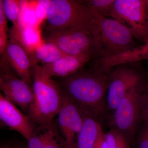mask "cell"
<instances>
[{
	"label": "cell",
	"instance_id": "cell-1",
	"mask_svg": "<svg viewBox=\"0 0 148 148\" xmlns=\"http://www.w3.org/2000/svg\"><path fill=\"white\" fill-rule=\"evenodd\" d=\"M110 73L94 68L88 71L81 69L71 75L60 78V85L82 114L100 123L107 117L106 93Z\"/></svg>",
	"mask_w": 148,
	"mask_h": 148
},
{
	"label": "cell",
	"instance_id": "cell-2",
	"mask_svg": "<svg viewBox=\"0 0 148 148\" xmlns=\"http://www.w3.org/2000/svg\"><path fill=\"white\" fill-rule=\"evenodd\" d=\"M32 87L34 100L28 116L38 125L50 124L61 108L64 90L52 78L45 76L38 65L33 68Z\"/></svg>",
	"mask_w": 148,
	"mask_h": 148
},
{
	"label": "cell",
	"instance_id": "cell-3",
	"mask_svg": "<svg viewBox=\"0 0 148 148\" xmlns=\"http://www.w3.org/2000/svg\"><path fill=\"white\" fill-rule=\"evenodd\" d=\"M46 18L48 29L94 30L93 14L84 1H49Z\"/></svg>",
	"mask_w": 148,
	"mask_h": 148
},
{
	"label": "cell",
	"instance_id": "cell-4",
	"mask_svg": "<svg viewBox=\"0 0 148 148\" xmlns=\"http://www.w3.org/2000/svg\"><path fill=\"white\" fill-rule=\"evenodd\" d=\"M91 11L100 48V58L123 53L138 46L135 37L128 28L113 18Z\"/></svg>",
	"mask_w": 148,
	"mask_h": 148
},
{
	"label": "cell",
	"instance_id": "cell-5",
	"mask_svg": "<svg viewBox=\"0 0 148 148\" xmlns=\"http://www.w3.org/2000/svg\"><path fill=\"white\" fill-rule=\"evenodd\" d=\"M44 40L56 46L66 55H89L96 60L100 58L95 30L46 28Z\"/></svg>",
	"mask_w": 148,
	"mask_h": 148
},
{
	"label": "cell",
	"instance_id": "cell-6",
	"mask_svg": "<svg viewBox=\"0 0 148 148\" xmlns=\"http://www.w3.org/2000/svg\"><path fill=\"white\" fill-rule=\"evenodd\" d=\"M146 84L131 89L109 116L110 128L121 132L130 143L142 122V92Z\"/></svg>",
	"mask_w": 148,
	"mask_h": 148
},
{
	"label": "cell",
	"instance_id": "cell-7",
	"mask_svg": "<svg viewBox=\"0 0 148 148\" xmlns=\"http://www.w3.org/2000/svg\"><path fill=\"white\" fill-rule=\"evenodd\" d=\"M110 16L128 28L135 38L148 41L146 0H115Z\"/></svg>",
	"mask_w": 148,
	"mask_h": 148
},
{
	"label": "cell",
	"instance_id": "cell-8",
	"mask_svg": "<svg viewBox=\"0 0 148 148\" xmlns=\"http://www.w3.org/2000/svg\"><path fill=\"white\" fill-rule=\"evenodd\" d=\"M144 84L143 75L134 67L123 64L112 69L106 93L107 111L112 112L130 90Z\"/></svg>",
	"mask_w": 148,
	"mask_h": 148
},
{
	"label": "cell",
	"instance_id": "cell-9",
	"mask_svg": "<svg viewBox=\"0 0 148 148\" xmlns=\"http://www.w3.org/2000/svg\"><path fill=\"white\" fill-rule=\"evenodd\" d=\"M0 89L7 100L28 115L34 100L32 86L19 77L8 64L1 65Z\"/></svg>",
	"mask_w": 148,
	"mask_h": 148
},
{
	"label": "cell",
	"instance_id": "cell-10",
	"mask_svg": "<svg viewBox=\"0 0 148 148\" xmlns=\"http://www.w3.org/2000/svg\"><path fill=\"white\" fill-rule=\"evenodd\" d=\"M57 116L56 126L63 139L64 148H77L78 135L83 124V116L64 90L63 104Z\"/></svg>",
	"mask_w": 148,
	"mask_h": 148
},
{
	"label": "cell",
	"instance_id": "cell-11",
	"mask_svg": "<svg viewBox=\"0 0 148 148\" xmlns=\"http://www.w3.org/2000/svg\"><path fill=\"white\" fill-rule=\"evenodd\" d=\"M0 120L1 124L18 132L27 141L38 126L27 115L1 93H0Z\"/></svg>",
	"mask_w": 148,
	"mask_h": 148
},
{
	"label": "cell",
	"instance_id": "cell-12",
	"mask_svg": "<svg viewBox=\"0 0 148 148\" xmlns=\"http://www.w3.org/2000/svg\"><path fill=\"white\" fill-rule=\"evenodd\" d=\"M1 56L19 77L32 86L34 66L30 53L24 46L16 40L11 38Z\"/></svg>",
	"mask_w": 148,
	"mask_h": 148
},
{
	"label": "cell",
	"instance_id": "cell-13",
	"mask_svg": "<svg viewBox=\"0 0 148 148\" xmlns=\"http://www.w3.org/2000/svg\"><path fill=\"white\" fill-rule=\"evenodd\" d=\"M92 58L89 55H66L53 63L43 65L42 71L47 77H65L79 71Z\"/></svg>",
	"mask_w": 148,
	"mask_h": 148
},
{
	"label": "cell",
	"instance_id": "cell-14",
	"mask_svg": "<svg viewBox=\"0 0 148 148\" xmlns=\"http://www.w3.org/2000/svg\"><path fill=\"white\" fill-rule=\"evenodd\" d=\"M143 60H148V41L123 53L95 60L94 66L103 72L110 73L117 66Z\"/></svg>",
	"mask_w": 148,
	"mask_h": 148
},
{
	"label": "cell",
	"instance_id": "cell-15",
	"mask_svg": "<svg viewBox=\"0 0 148 148\" xmlns=\"http://www.w3.org/2000/svg\"><path fill=\"white\" fill-rule=\"evenodd\" d=\"M83 116V124L78 135L77 148H92L102 129V126L101 123L94 119Z\"/></svg>",
	"mask_w": 148,
	"mask_h": 148
},
{
	"label": "cell",
	"instance_id": "cell-16",
	"mask_svg": "<svg viewBox=\"0 0 148 148\" xmlns=\"http://www.w3.org/2000/svg\"><path fill=\"white\" fill-rule=\"evenodd\" d=\"M33 66L38 62L45 64L53 63L66 55L56 46L45 42L39 45L30 54Z\"/></svg>",
	"mask_w": 148,
	"mask_h": 148
},
{
	"label": "cell",
	"instance_id": "cell-17",
	"mask_svg": "<svg viewBox=\"0 0 148 148\" xmlns=\"http://www.w3.org/2000/svg\"><path fill=\"white\" fill-rule=\"evenodd\" d=\"M56 123L52 122L49 124L38 125L28 140L27 148H41L49 138Z\"/></svg>",
	"mask_w": 148,
	"mask_h": 148
},
{
	"label": "cell",
	"instance_id": "cell-18",
	"mask_svg": "<svg viewBox=\"0 0 148 148\" xmlns=\"http://www.w3.org/2000/svg\"><path fill=\"white\" fill-rule=\"evenodd\" d=\"M7 18L16 28L19 27L18 17L22 1L19 0H1Z\"/></svg>",
	"mask_w": 148,
	"mask_h": 148
},
{
	"label": "cell",
	"instance_id": "cell-19",
	"mask_svg": "<svg viewBox=\"0 0 148 148\" xmlns=\"http://www.w3.org/2000/svg\"><path fill=\"white\" fill-rule=\"evenodd\" d=\"M105 134L109 148H130L129 140L116 130L110 128Z\"/></svg>",
	"mask_w": 148,
	"mask_h": 148
},
{
	"label": "cell",
	"instance_id": "cell-20",
	"mask_svg": "<svg viewBox=\"0 0 148 148\" xmlns=\"http://www.w3.org/2000/svg\"><path fill=\"white\" fill-rule=\"evenodd\" d=\"M115 0H88L84 1L90 10L107 17L110 16Z\"/></svg>",
	"mask_w": 148,
	"mask_h": 148
},
{
	"label": "cell",
	"instance_id": "cell-21",
	"mask_svg": "<svg viewBox=\"0 0 148 148\" xmlns=\"http://www.w3.org/2000/svg\"><path fill=\"white\" fill-rule=\"evenodd\" d=\"M1 1H0V53L2 54L5 50L8 42V27L7 21Z\"/></svg>",
	"mask_w": 148,
	"mask_h": 148
},
{
	"label": "cell",
	"instance_id": "cell-22",
	"mask_svg": "<svg viewBox=\"0 0 148 148\" xmlns=\"http://www.w3.org/2000/svg\"><path fill=\"white\" fill-rule=\"evenodd\" d=\"M135 140L138 148H148V125L142 122L138 128Z\"/></svg>",
	"mask_w": 148,
	"mask_h": 148
},
{
	"label": "cell",
	"instance_id": "cell-23",
	"mask_svg": "<svg viewBox=\"0 0 148 148\" xmlns=\"http://www.w3.org/2000/svg\"><path fill=\"white\" fill-rule=\"evenodd\" d=\"M41 148H64L63 139L56 125L50 137Z\"/></svg>",
	"mask_w": 148,
	"mask_h": 148
},
{
	"label": "cell",
	"instance_id": "cell-24",
	"mask_svg": "<svg viewBox=\"0 0 148 148\" xmlns=\"http://www.w3.org/2000/svg\"><path fill=\"white\" fill-rule=\"evenodd\" d=\"M142 122L148 125V84L143 89L142 95Z\"/></svg>",
	"mask_w": 148,
	"mask_h": 148
},
{
	"label": "cell",
	"instance_id": "cell-25",
	"mask_svg": "<svg viewBox=\"0 0 148 148\" xmlns=\"http://www.w3.org/2000/svg\"><path fill=\"white\" fill-rule=\"evenodd\" d=\"M92 148H109L103 129L99 132Z\"/></svg>",
	"mask_w": 148,
	"mask_h": 148
},
{
	"label": "cell",
	"instance_id": "cell-26",
	"mask_svg": "<svg viewBox=\"0 0 148 148\" xmlns=\"http://www.w3.org/2000/svg\"><path fill=\"white\" fill-rule=\"evenodd\" d=\"M0 148H23L17 143L10 142L1 145Z\"/></svg>",
	"mask_w": 148,
	"mask_h": 148
},
{
	"label": "cell",
	"instance_id": "cell-27",
	"mask_svg": "<svg viewBox=\"0 0 148 148\" xmlns=\"http://www.w3.org/2000/svg\"><path fill=\"white\" fill-rule=\"evenodd\" d=\"M146 3H147V8L148 14V0H146Z\"/></svg>",
	"mask_w": 148,
	"mask_h": 148
}]
</instances>
